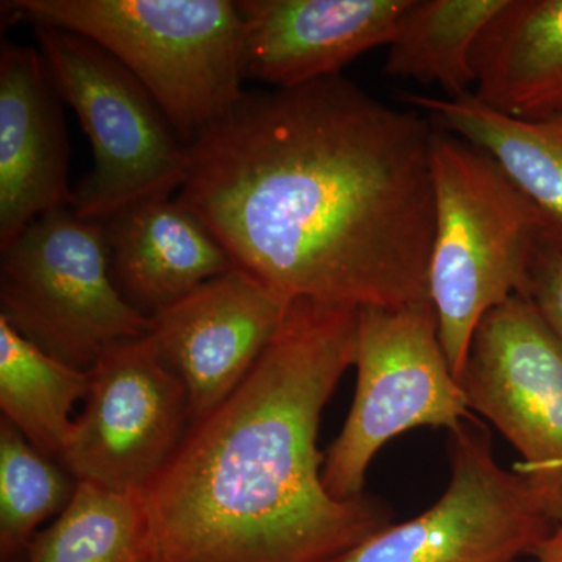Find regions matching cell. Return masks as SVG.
<instances>
[{"instance_id": "7402d4cb", "label": "cell", "mask_w": 562, "mask_h": 562, "mask_svg": "<svg viewBox=\"0 0 562 562\" xmlns=\"http://www.w3.org/2000/svg\"><path fill=\"white\" fill-rule=\"evenodd\" d=\"M531 558V562H562V524L554 527Z\"/></svg>"}, {"instance_id": "5bb4252c", "label": "cell", "mask_w": 562, "mask_h": 562, "mask_svg": "<svg viewBox=\"0 0 562 562\" xmlns=\"http://www.w3.org/2000/svg\"><path fill=\"white\" fill-rule=\"evenodd\" d=\"M101 222L114 283L149 319L235 269L220 241L176 199L135 203Z\"/></svg>"}, {"instance_id": "d6986e66", "label": "cell", "mask_w": 562, "mask_h": 562, "mask_svg": "<svg viewBox=\"0 0 562 562\" xmlns=\"http://www.w3.org/2000/svg\"><path fill=\"white\" fill-rule=\"evenodd\" d=\"M24 562H154L143 492L77 482L68 506L35 536Z\"/></svg>"}, {"instance_id": "30bf717a", "label": "cell", "mask_w": 562, "mask_h": 562, "mask_svg": "<svg viewBox=\"0 0 562 562\" xmlns=\"http://www.w3.org/2000/svg\"><path fill=\"white\" fill-rule=\"evenodd\" d=\"M88 373L83 414L60 460L77 482L143 492L191 425L187 386L149 335L114 344Z\"/></svg>"}, {"instance_id": "e0dca14e", "label": "cell", "mask_w": 562, "mask_h": 562, "mask_svg": "<svg viewBox=\"0 0 562 562\" xmlns=\"http://www.w3.org/2000/svg\"><path fill=\"white\" fill-rule=\"evenodd\" d=\"M506 0H409L387 46L383 72L439 85L446 98L473 94L476 43Z\"/></svg>"}, {"instance_id": "44dd1931", "label": "cell", "mask_w": 562, "mask_h": 562, "mask_svg": "<svg viewBox=\"0 0 562 562\" xmlns=\"http://www.w3.org/2000/svg\"><path fill=\"white\" fill-rule=\"evenodd\" d=\"M536 306L543 322L562 346V241L543 236L524 295Z\"/></svg>"}, {"instance_id": "8992f818", "label": "cell", "mask_w": 562, "mask_h": 562, "mask_svg": "<svg viewBox=\"0 0 562 562\" xmlns=\"http://www.w3.org/2000/svg\"><path fill=\"white\" fill-rule=\"evenodd\" d=\"M0 319L80 371L151 327L114 283L102 222L72 206L43 214L0 250Z\"/></svg>"}, {"instance_id": "ac0fdd59", "label": "cell", "mask_w": 562, "mask_h": 562, "mask_svg": "<svg viewBox=\"0 0 562 562\" xmlns=\"http://www.w3.org/2000/svg\"><path fill=\"white\" fill-rule=\"evenodd\" d=\"M90 373L44 353L0 319V408L35 449L60 460L76 403L87 398Z\"/></svg>"}, {"instance_id": "9c48e42d", "label": "cell", "mask_w": 562, "mask_h": 562, "mask_svg": "<svg viewBox=\"0 0 562 562\" xmlns=\"http://www.w3.org/2000/svg\"><path fill=\"white\" fill-rule=\"evenodd\" d=\"M461 386L472 413L512 442L520 473L562 524V346L524 295L492 310L473 335Z\"/></svg>"}, {"instance_id": "8fae6325", "label": "cell", "mask_w": 562, "mask_h": 562, "mask_svg": "<svg viewBox=\"0 0 562 562\" xmlns=\"http://www.w3.org/2000/svg\"><path fill=\"white\" fill-rule=\"evenodd\" d=\"M294 299L235 268L151 317L149 336L188 391L191 424L249 375Z\"/></svg>"}, {"instance_id": "6da1fadb", "label": "cell", "mask_w": 562, "mask_h": 562, "mask_svg": "<svg viewBox=\"0 0 562 562\" xmlns=\"http://www.w3.org/2000/svg\"><path fill=\"white\" fill-rule=\"evenodd\" d=\"M432 131L344 76L244 91L188 146L176 201L235 268L290 299L427 302Z\"/></svg>"}, {"instance_id": "9a60e30c", "label": "cell", "mask_w": 562, "mask_h": 562, "mask_svg": "<svg viewBox=\"0 0 562 562\" xmlns=\"http://www.w3.org/2000/svg\"><path fill=\"white\" fill-rule=\"evenodd\" d=\"M473 68L476 101L519 120H562V0H506Z\"/></svg>"}, {"instance_id": "ffe728a7", "label": "cell", "mask_w": 562, "mask_h": 562, "mask_svg": "<svg viewBox=\"0 0 562 562\" xmlns=\"http://www.w3.org/2000/svg\"><path fill=\"white\" fill-rule=\"evenodd\" d=\"M77 480L0 422V558L24 562L40 525L68 506Z\"/></svg>"}, {"instance_id": "7c38bea8", "label": "cell", "mask_w": 562, "mask_h": 562, "mask_svg": "<svg viewBox=\"0 0 562 562\" xmlns=\"http://www.w3.org/2000/svg\"><path fill=\"white\" fill-rule=\"evenodd\" d=\"M409 0H241L244 79L276 90L342 76L387 47Z\"/></svg>"}, {"instance_id": "ba28073f", "label": "cell", "mask_w": 562, "mask_h": 562, "mask_svg": "<svg viewBox=\"0 0 562 562\" xmlns=\"http://www.w3.org/2000/svg\"><path fill=\"white\" fill-rule=\"evenodd\" d=\"M452 476L435 505L387 525L338 562H516L554 530L530 484L495 460L486 425L449 436Z\"/></svg>"}, {"instance_id": "2e32d148", "label": "cell", "mask_w": 562, "mask_h": 562, "mask_svg": "<svg viewBox=\"0 0 562 562\" xmlns=\"http://www.w3.org/2000/svg\"><path fill=\"white\" fill-rule=\"evenodd\" d=\"M443 131L491 155L546 222V235L562 241V120H519L476 101L403 94Z\"/></svg>"}, {"instance_id": "4fadbf2b", "label": "cell", "mask_w": 562, "mask_h": 562, "mask_svg": "<svg viewBox=\"0 0 562 562\" xmlns=\"http://www.w3.org/2000/svg\"><path fill=\"white\" fill-rule=\"evenodd\" d=\"M63 99L38 47H0V250L32 222L70 206Z\"/></svg>"}, {"instance_id": "52a82bcc", "label": "cell", "mask_w": 562, "mask_h": 562, "mask_svg": "<svg viewBox=\"0 0 562 562\" xmlns=\"http://www.w3.org/2000/svg\"><path fill=\"white\" fill-rule=\"evenodd\" d=\"M355 366L353 403L322 469L325 490L338 501L364 495L369 465L391 439L419 427L452 432L473 419L430 301L362 306Z\"/></svg>"}, {"instance_id": "5b68a950", "label": "cell", "mask_w": 562, "mask_h": 562, "mask_svg": "<svg viewBox=\"0 0 562 562\" xmlns=\"http://www.w3.org/2000/svg\"><path fill=\"white\" fill-rule=\"evenodd\" d=\"M63 102L76 111L92 168L72 192V210L105 221L150 199L171 198L188 176V147L143 83L79 33L33 24Z\"/></svg>"}, {"instance_id": "7a4b0ae2", "label": "cell", "mask_w": 562, "mask_h": 562, "mask_svg": "<svg viewBox=\"0 0 562 562\" xmlns=\"http://www.w3.org/2000/svg\"><path fill=\"white\" fill-rule=\"evenodd\" d=\"M360 308L294 299L249 375L188 427L143 491L154 562H338L391 525L382 502L331 497L322 413L355 366Z\"/></svg>"}, {"instance_id": "3957f363", "label": "cell", "mask_w": 562, "mask_h": 562, "mask_svg": "<svg viewBox=\"0 0 562 562\" xmlns=\"http://www.w3.org/2000/svg\"><path fill=\"white\" fill-rule=\"evenodd\" d=\"M431 176L430 302L461 383L480 322L514 295L527 294L546 222L487 151L438 125Z\"/></svg>"}, {"instance_id": "277c9868", "label": "cell", "mask_w": 562, "mask_h": 562, "mask_svg": "<svg viewBox=\"0 0 562 562\" xmlns=\"http://www.w3.org/2000/svg\"><path fill=\"white\" fill-rule=\"evenodd\" d=\"M32 24L91 40L146 87L184 146L243 95V18L231 0H14Z\"/></svg>"}]
</instances>
